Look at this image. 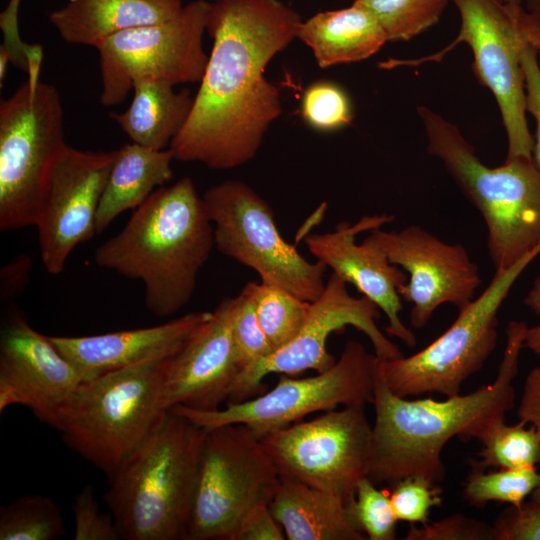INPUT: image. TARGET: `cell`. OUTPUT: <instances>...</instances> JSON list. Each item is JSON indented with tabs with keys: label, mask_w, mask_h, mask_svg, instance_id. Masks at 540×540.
Returning <instances> with one entry per match:
<instances>
[{
	"label": "cell",
	"mask_w": 540,
	"mask_h": 540,
	"mask_svg": "<svg viewBox=\"0 0 540 540\" xmlns=\"http://www.w3.org/2000/svg\"><path fill=\"white\" fill-rule=\"evenodd\" d=\"M209 7L210 0H194L168 20L116 33L99 43L100 103L120 104L139 80L173 86L200 82L209 57L203 49Z\"/></svg>",
	"instance_id": "obj_13"
},
{
	"label": "cell",
	"mask_w": 540,
	"mask_h": 540,
	"mask_svg": "<svg viewBox=\"0 0 540 540\" xmlns=\"http://www.w3.org/2000/svg\"><path fill=\"white\" fill-rule=\"evenodd\" d=\"M183 6L182 0H68L49 21L67 43L96 48L116 33L168 20Z\"/></svg>",
	"instance_id": "obj_22"
},
{
	"label": "cell",
	"mask_w": 540,
	"mask_h": 540,
	"mask_svg": "<svg viewBox=\"0 0 540 540\" xmlns=\"http://www.w3.org/2000/svg\"><path fill=\"white\" fill-rule=\"evenodd\" d=\"M304 121L320 131H335L351 124L353 109L347 93L337 84L320 81L304 91L300 105Z\"/></svg>",
	"instance_id": "obj_33"
},
{
	"label": "cell",
	"mask_w": 540,
	"mask_h": 540,
	"mask_svg": "<svg viewBox=\"0 0 540 540\" xmlns=\"http://www.w3.org/2000/svg\"><path fill=\"white\" fill-rule=\"evenodd\" d=\"M368 477L362 478L352 500L346 504L352 526L369 540H393L398 522L389 495L379 490Z\"/></svg>",
	"instance_id": "obj_32"
},
{
	"label": "cell",
	"mask_w": 540,
	"mask_h": 540,
	"mask_svg": "<svg viewBox=\"0 0 540 540\" xmlns=\"http://www.w3.org/2000/svg\"><path fill=\"white\" fill-rule=\"evenodd\" d=\"M528 326L512 320L496 378L466 395L438 401L409 400L392 392L375 361L371 450L367 477L375 484L421 475L439 483L445 478L441 456L453 438L476 439L494 419L505 418L515 404L512 385L518 373ZM377 360V357H376Z\"/></svg>",
	"instance_id": "obj_2"
},
{
	"label": "cell",
	"mask_w": 540,
	"mask_h": 540,
	"mask_svg": "<svg viewBox=\"0 0 540 540\" xmlns=\"http://www.w3.org/2000/svg\"><path fill=\"white\" fill-rule=\"evenodd\" d=\"M285 533L269 504L254 507L242 520L234 540H284Z\"/></svg>",
	"instance_id": "obj_41"
},
{
	"label": "cell",
	"mask_w": 540,
	"mask_h": 540,
	"mask_svg": "<svg viewBox=\"0 0 540 540\" xmlns=\"http://www.w3.org/2000/svg\"><path fill=\"white\" fill-rule=\"evenodd\" d=\"M210 1H212V0H210Z\"/></svg>",
	"instance_id": "obj_49"
},
{
	"label": "cell",
	"mask_w": 540,
	"mask_h": 540,
	"mask_svg": "<svg viewBox=\"0 0 540 540\" xmlns=\"http://www.w3.org/2000/svg\"><path fill=\"white\" fill-rule=\"evenodd\" d=\"M215 247L213 224L190 177L155 190L94 260L144 285L147 309L169 317L191 300L198 273Z\"/></svg>",
	"instance_id": "obj_3"
},
{
	"label": "cell",
	"mask_w": 540,
	"mask_h": 540,
	"mask_svg": "<svg viewBox=\"0 0 540 540\" xmlns=\"http://www.w3.org/2000/svg\"><path fill=\"white\" fill-rule=\"evenodd\" d=\"M364 240L408 275L399 294L411 304L413 328H424L443 304L460 311L475 299L481 277L463 245L447 243L418 225L400 231L377 228Z\"/></svg>",
	"instance_id": "obj_17"
},
{
	"label": "cell",
	"mask_w": 540,
	"mask_h": 540,
	"mask_svg": "<svg viewBox=\"0 0 540 540\" xmlns=\"http://www.w3.org/2000/svg\"><path fill=\"white\" fill-rule=\"evenodd\" d=\"M216 249L255 271L261 282L313 302L325 288L327 267L310 262L281 236L271 206L240 180L213 185L202 196Z\"/></svg>",
	"instance_id": "obj_11"
},
{
	"label": "cell",
	"mask_w": 540,
	"mask_h": 540,
	"mask_svg": "<svg viewBox=\"0 0 540 540\" xmlns=\"http://www.w3.org/2000/svg\"><path fill=\"white\" fill-rule=\"evenodd\" d=\"M539 484L536 466L499 468L492 472L472 468L463 486V497L469 505L477 507L491 501L519 506Z\"/></svg>",
	"instance_id": "obj_31"
},
{
	"label": "cell",
	"mask_w": 540,
	"mask_h": 540,
	"mask_svg": "<svg viewBox=\"0 0 540 540\" xmlns=\"http://www.w3.org/2000/svg\"><path fill=\"white\" fill-rule=\"evenodd\" d=\"M540 254L534 251L506 270H495L484 291L458 311L452 325L429 345L408 357L376 365L389 389L401 397L460 394L462 383L481 370L497 344L498 312L514 283Z\"/></svg>",
	"instance_id": "obj_10"
},
{
	"label": "cell",
	"mask_w": 540,
	"mask_h": 540,
	"mask_svg": "<svg viewBox=\"0 0 540 540\" xmlns=\"http://www.w3.org/2000/svg\"><path fill=\"white\" fill-rule=\"evenodd\" d=\"M75 540L120 539L114 519L100 513L94 489L84 486L73 503Z\"/></svg>",
	"instance_id": "obj_37"
},
{
	"label": "cell",
	"mask_w": 540,
	"mask_h": 540,
	"mask_svg": "<svg viewBox=\"0 0 540 540\" xmlns=\"http://www.w3.org/2000/svg\"><path fill=\"white\" fill-rule=\"evenodd\" d=\"M427 151L438 158L484 219L495 270H506L540 250V169L533 158H506L489 167L459 128L426 106H418Z\"/></svg>",
	"instance_id": "obj_5"
},
{
	"label": "cell",
	"mask_w": 540,
	"mask_h": 540,
	"mask_svg": "<svg viewBox=\"0 0 540 540\" xmlns=\"http://www.w3.org/2000/svg\"><path fill=\"white\" fill-rule=\"evenodd\" d=\"M65 533L60 506L43 495H26L0 507V540H56Z\"/></svg>",
	"instance_id": "obj_29"
},
{
	"label": "cell",
	"mask_w": 540,
	"mask_h": 540,
	"mask_svg": "<svg viewBox=\"0 0 540 540\" xmlns=\"http://www.w3.org/2000/svg\"><path fill=\"white\" fill-rule=\"evenodd\" d=\"M405 540H494L492 525L454 514L421 527L410 525Z\"/></svg>",
	"instance_id": "obj_36"
},
{
	"label": "cell",
	"mask_w": 540,
	"mask_h": 540,
	"mask_svg": "<svg viewBox=\"0 0 540 540\" xmlns=\"http://www.w3.org/2000/svg\"><path fill=\"white\" fill-rule=\"evenodd\" d=\"M160 80H139L133 85V99L123 113L110 117L133 143L154 149H168L185 125L194 97L187 89L176 92Z\"/></svg>",
	"instance_id": "obj_26"
},
{
	"label": "cell",
	"mask_w": 540,
	"mask_h": 540,
	"mask_svg": "<svg viewBox=\"0 0 540 540\" xmlns=\"http://www.w3.org/2000/svg\"><path fill=\"white\" fill-rule=\"evenodd\" d=\"M210 312H192L164 324L91 336H48L83 381L173 356Z\"/></svg>",
	"instance_id": "obj_21"
},
{
	"label": "cell",
	"mask_w": 540,
	"mask_h": 540,
	"mask_svg": "<svg viewBox=\"0 0 540 540\" xmlns=\"http://www.w3.org/2000/svg\"><path fill=\"white\" fill-rule=\"evenodd\" d=\"M170 149L154 150L136 143L117 149L96 215V233H102L127 210H135L173 178Z\"/></svg>",
	"instance_id": "obj_25"
},
{
	"label": "cell",
	"mask_w": 540,
	"mask_h": 540,
	"mask_svg": "<svg viewBox=\"0 0 540 540\" xmlns=\"http://www.w3.org/2000/svg\"><path fill=\"white\" fill-rule=\"evenodd\" d=\"M55 86L27 79L0 104V230L34 226L50 169L63 148Z\"/></svg>",
	"instance_id": "obj_8"
},
{
	"label": "cell",
	"mask_w": 540,
	"mask_h": 540,
	"mask_svg": "<svg viewBox=\"0 0 540 540\" xmlns=\"http://www.w3.org/2000/svg\"><path fill=\"white\" fill-rule=\"evenodd\" d=\"M236 305V296L223 298L166 360L161 393L166 412L178 406L212 411L229 400L240 373L231 339Z\"/></svg>",
	"instance_id": "obj_19"
},
{
	"label": "cell",
	"mask_w": 540,
	"mask_h": 540,
	"mask_svg": "<svg viewBox=\"0 0 540 540\" xmlns=\"http://www.w3.org/2000/svg\"><path fill=\"white\" fill-rule=\"evenodd\" d=\"M523 303L540 316V276L533 281L532 287L523 299ZM524 347L540 358V321L537 325L527 328Z\"/></svg>",
	"instance_id": "obj_44"
},
{
	"label": "cell",
	"mask_w": 540,
	"mask_h": 540,
	"mask_svg": "<svg viewBox=\"0 0 540 540\" xmlns=\"http://www.w3.org/2000/svg\"><path fill=\"white\" fill-rule=\"evenodd\" d=\"M116 153L67 144L55 159L34 225L48 273H61L73 250L96 234L98 206Z\"/></svg>",
	"instance_id": "obj_16"
},
{
	"label": "cell",
	"mask_w": 540,
	"mask_h": 540,
	"mask_svg": "<svg viewBox=\"0 0 540 540\" xmlns=\"http://www.w3.org/2000/svg\"><path fill=\"white\" fill-rule=\"evenodd\" d=\"M269 508L288 540H365L350 523L344 501L294 478L280 476Z\"/></svg>",
	"instance_id": "obj_23"
},
{
	"label": "cell",
	"mask_w": 540,
	"mask_h": 540,
	"mask_svg": "<svg viewBox=\"0 0 540 540\" xmlns=\"http://www.w3.org/2000/svg\"><path fill=\"white\" fill-rule=\"evenodd\" d=\"M280 474L245 424L207 430L185 540H234L244 517L269 504Z\"/></svg>",
	"instance_id": "obj_9"
},
{
	"label": "cell",
	"mask_w": 540,
	"mask_h": 540,
	"mask_svg": "<svg viewBox=\"0 0 540 540\" xmlns=\"http://www.w3.org/2000/svg\"><path fill=\"white\" fill-rule=\"evenodd\" d=\"M393 484L389 498L398 521L425 524L430 510L442 503L441 487L424 476L409 475Z\"/></svg>",
	"instance_id": "obj_35"
},
{
	"label": "cell",
	"mask_w": 540,
	"mask_h": 540,
	"mask_svg": "<svg viewBox=\"0 0 540 540\" xmlns=\"http://www.w3.org/2000/svg\"><path fill=\"white\" fill-rule=\"evenodd\" d=\"M530 500L535 502L536 504H538L540 506V484L538 485L537 488H535V490L531 493L530 495Z\"/></svg>",
	"instance_id": "obj_47"
},
{
	"label": "cell",
	"mask_w": 540,
	"mask_h": 540,
	"mask_svg": "<svg viewBox=\"0 0 540 540\" xmlns=\"http://www.w3.org/2000/svg\"><path fill=\"white\" fill-rule=\"evenodd\" d=\"M524 5L540 28V0H525Z\"/></svg>",
	"instance_id": "obj_45"
},
{
	"label": "cell",
	"mask_w": 540,
	"mask_h": 540,
	"mask_svg": "<svg viewBox=\"0 0 540 540\" xmlns=\"http://www.w3.org/2000/svg\"><path fill=\"white\" fill-rule=\"evenodd\" d=\"M206 433L170 410L109 476L104 499L120 539L185 540Z\"/></svg>",
	"instance_id": "obj_4"
},
{
	"label": "cell",
	"mask_w": 540,
	"mask_h": 540,
	"mask_svg": "<svg viewBox=\"0 0 540 540\" xmlns=\"http://www.w3.org/2000/svg\"><path fill=\"white\" fill-rule=\"evenodd\" d=\"M31 259L20 254L8 262L0 272V296L2 301L13 300L23 293L29 281Z\"/></svg>",
	"instance_id": "obj_42"
},
{
	"label": "cell",
	"mask_w": 540,
	"mask_h": 540,
	"mask_svg": "<svg viewBox=\"0 0 540 540\" xmlns=\"http://www.w3.org/2000/svg\"><path fill=\"white\" fill-rule=\"evenodd\" d=\"M393 219L392 215L377 214L363 216L354 224L343 221L332 232L307 236L305 244L316 261L353 285L384 313L387 335L412 348L417 344L416 336L400 317L403 306L399 288L407 282L408 275L391 264L376 246L365 240L356 242L360 233L382 228Z\"/></svg>",
	"instance_id": "obj_20"
},
{
	"label": "cell",
	"mask_w": 540,
	"mask_h": 540,
	"mask_svg": "<svg viewBox=\"0 0 540 540\" xmlns=\"http://www.w3.org/2000/svg\"><path fill=\"white\" fill-rule=\"evenodd\" d=\"M502 1H505V2H507V1H511V0H502Z\"/></svg>",
	"instance_id": "obj_48"
},
{
	"label": "cell",
	"mask_w": 540,
	"mask_h": 540,
	"mask_svg": "<svg viewBox=\"0 0 540 540\" xmlns=\"http://www.w3.org/2000/svg\"><path fill=\"white\" fill-rule=\"evenodd\" d=\"M476 440L482 444L480 460L470 459L472 468H521L540 463V434L525 424L507 425L505 418L491 421Z\"/></svg>",
	"instance_id": "obj_27"
},
{
	"label": "cell",
	"mask_w": 540,
	"mask_h": 540,
	"mask_svg": "<svg viewBox=\"0 0 540 540\" xmlns=\"http://www.w3.org/2000/svg\"><path fill=\"white\" fill-rule=\"evenodd\" d=\"M380 309L365 296L349 294L347 283L333 273L321 295L310 303L307 319L297 336L268 357L242 370L229 402L247 400L262 392V380L272 373L297 376L307 370L317 373L329 369L337 359L329 353V336L352 326L371 342L374 354L382 360L403 356L400 349L379 329Z\"/></svg>",
	"instance_id": "obj_15"
},
{
	"label": "cell",
	"mask_w": 540,
	"mask_h": 540,
	"mask_svg": "<svg viewBox=\"0 0 540 540\" xmlns=\"http://www.w3.org/2000/svg\"><path fill=\"white\" fill-rule=\"evenodd\" d=\"M458 9L460 29L455 45L466 43L480 85L493 95L507 136V157H532L534 145L526 112L522 54L540 51V28L521 0H450Z\"/></svg>",
	"instance_id": "obj_7"
},
{
	"label": "cell",
	"mask_w": 540,
	"mask_h": 540,
	"mask_svg": "<svg viewBox=\"0 0 540 540\" xmlns=\"http://www.w3.org/2000/svg\"><path fill=\"white\" fill-rule=\"evenodd\" d=\"M236 297L231 339L234 358L241 372L271 355L275 349L259 324L253 299L245 286Z\"/></svg>",
	"instance_id": "obj_34"
},
{
	"label": "cell",
	"mask_w": 540,
	"mask_h": 540,
	"mask_svg": "<svg viewBox=\"0 0 540 540\" xmlns=\"http://www.w3.org/2000/svg\"><path fill=\"white\" fill-rule=\"evenodd\" d=\"M280 476L341 498L345 505L367 477L372 425L364 404L324 411L260 437Z\"/></svg>",
	"instance_id": "obj_14"
},
{
	"label": "cell",
	"mask_w": 540,
	"mask_h": 540,
	"mask_svg": "<svg viewBox=\"0 0 540 540\" xmlns=\"http://www.w3.org/2000/svg\"><path fill=\"white\" fill-rule=\"evenodd\" d=\"M517 415L520 422L531 424L540 434V367L526 376Z\"/></svg>",
	"instance_id": "obj_43"
},
{
	"label": "cell",
	"mask_w": 540,
	"mask_h": 540,
	"mask_svg": "<svg viewBox=\"0 0 540 540\" xmlns=\"http://www.w3.org/2000/svg\"><path fill=\"white\" fill-rule=\"evenodd\" d=\"M21 0H9L8 5L0 14V28L3 33L1 45L9 54L10 62L19 69L27 72L29 60L35 45L24 42L19 33L18 13Z\"/></svg>",
	"instance_id": "obj_40"
},
{
	"label": "cell",
	"mask_w": 540,
	"mask_h": 540,
	"mask_svg": "<svg viewBox=\"0 0 540 540\" xmlns=\"http://www.w3.org/2000/svg\"><path fill=\"white\" fill-rule=\"evenodd\" d=\"M375 361L376 355L368 353L362 343L349 340L336 362L314 376L294 378L281 374L270 391L252 399L228 402L217 410L178 406L171 411L206 430L245 424L261 437L315 412L372 404Z\"/></svg>",
	"instance_id": "obj_12"
},
{
	"label": "cell",
	"mask_w": 540,
	"mask_h": 540,
	"mask_svg": "<svg viewBox=\"0 0 540 540\" xmlns=\"http://www.w3.org/2000/svg\"><path fill=\"white\" fill-rule=\"evenodd\" d=\"M297 38L311 49L321 68L365 60L387 42L376 19L354 3L302 21Z\"/></svg>",
	"instance_id": "obj_24"
},
{
	"label": "cell",
	"mask_w": 540,
	"mask_h": 540,
	"mask_svg": "<svg viewBox=\"0 0 540 540\" xmlns=\"http://www.w3.org/2000/svg\"><path fill=\"white\" fill-rule=\"evenodd\" d=\"M450 0H354L382 28L387 41H407L440 20Z\"/></svg>",
	"instance_id": "obj_30"
},
{
	"label": "cell",
	"mask_w": 540,
	"mask_h": 540,
	"mask_svg": "<svg viewBox=\"0 0 540 540\" xmlns=\"http://www.w3.org/2000/svg\"><path fill=\"white\" fill-rule=\"evenodd\" d=\"M302 20L281 0H212L211 53L191 113L170 143L174 160L228 170L252 160L282 112L265 69Z\"/></svg>",
	"instance_id": "obj_1"
},
{
	"label": "cell",
	"mask_w": 540,
	"mask_h": 540,
	"mask_svg": "<svg viewBox=\"0 0 540 540\" xmlns=\"http://www.w3.org/2000/svg\"><path fill=\"white\" fill-rule=\"evenodd\" d=\"M494 540H540V506L529 500L503 510L493 522Z\"/></svg>",
	"instance_id": "obj_38"
},
{
	"label": "cell",
	"mask_w": 540,
	"mask_h": 540,
	"mask_svg": "<svg viewBox=\"0 0 540 540\" xmlns=\"http://www.w3.org/2000/svg\"><path fill=\"white\" fill-rule=\"evenodd\" d=\"M249 291L259 324L275 350L291 342L303 327L310 303L287 292L266 284L249 282Z\"/></svg>",
	"instance_id": "obj_28"
},
{
	"label": "cell",
	"mask_w": 540,
	"mask_h": 540,
	"mask_svg": "<svg viewBox=\"0 0 540 540\" xmlns=\"http://www.w3.org/2000/svg\"><path fill=\"white\" fill-rule=\"evenodd\" d=\"M166 360L80 382L51 426L70 449L111 476L168 413L161 404Z\"/></svg>",
	"instance_id": "obj_6"
},
{
	"label": "cell",
	"mask_w": 540,
	"mask_h": 540,
	"mask_svg": "<svg viewBox=\"0 0 540 540\" xmlns=\"http://www.w3.org/2000/svg\"><path fill=\"white\" fill-rule=\"evenodd\" d=\"M9 62H10V56L7 53V51L1 46L0 47V81L1 83L6 76L7 65Z\"/></svg>",
	"instance_id": "obj_46"
},
{
	"label": "cell",
	"mask_w": 540,
	"mask_h": 540,
	"mask_svg": "<svg viewBox=\"0 0 540 540\" xmlns=\"http://www.w3.org/2000/svg\"><path fill=\"white\" fill-rule=\"evenodd\" d=\"M82 381L48 336L34 330L19 311L10 313L0 336V412L22 405L51 426Z\"/></svg>",
	"instance_id": "obj_18"
},
{
	"label": "cell",
	"mask_w": 540,
	"mask_h": 540,
	"mask_svg": "<svg viewBox=\"0 0 540 540\" xmlns=\"http://www.w3.org/2000/svg\"><path fill=\"white\" fill-rule=\"evenodd\" d=\"M525 77L526 112L536 123L532 158L540 169V51L535 46H527L522 54Z\"/></svg>",
	"instance_id": "obj_39"
}]
</instances>
